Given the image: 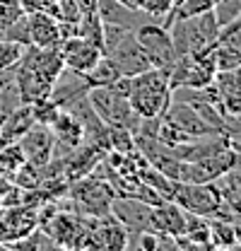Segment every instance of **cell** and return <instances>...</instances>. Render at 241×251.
I'll return each instance as SVG.
<instances>
[{
    "instance_id": "17",
    "label": "cell",
    "mask_w": 241,
    "mask_h": 251,
    "mask_svg": "<svg viewBox=\"0 0 241 251\" xmlns=\"http://www.w3.org/2000/svg\"><path fill=\"white\" fill-rule=\"evenodd\" d=\"M53 138L58 145H65V148H77L82 145V138H85V130H82V124L75 119V114H70L65 106H60L58 114L53 116V121L48 124Z\"/></svg>"
},
{
    "instance_id": "26",
    "label": "cell",
    "mask_w": 241,
    "mask_h": 251,
    "mask_svg": "<svg viewBox=\"0 0 241 251\" xmlns=\"http://www.w3.org/2000/svg\"><path fill=\"white\" fill-rule=\"evenodd\" d=\"M171 7H174V0H140V10L147 12L150 17H154L159 25L167 20Z\"/></svg>"
},
{
    "instance_id": "12",
    "label": "cell",
    "mask_w": 241,
    "mask_h": 251,
    "mask_svg": "<svg viewBox=\"0 0 241 251\" xmlns=\"http://www.w3.org/2000/svg\"><path fill=\"white\" fill-rule=\"evenodd\" d=\"M150 229L164 237H181L186 232V210L174 201H162L150 208Z\"/></svg>"
},
{
    "instance_id": "16",
    "label": "cell",
    "mask_w": 241,
    "mask_h": 251,
    "mask_svg": "<svg viewBox=\"0 0 241 251\" xmlns=\"http://www.w3.org/2000/svg\"><path fill=\"white\" fill-rule=\"evenodd\" d=\"M34 124H36V121H34L31 104L20 101L17 106H12V109L5 114V121H2V128H0V145H5V143H17Z\"/></svg>"
},
{
    "instance_id": "7",
    "label": "cell",
    "mask_w": 241,
    "mask_h": 251,
    "mask_svg": "<svg viewBox=\"0 0 241 251\" xmlns=\"http://www.w3.org/2000/svg\"><path fill=\"white\" fill-rule=\"evenodd\" d=\"M167 121L171 126H176L181 133H186L188 138H205V135H222V133H217L215 128H212L188 101H181V99H171L169 101V106H167V111L162 114Z\"/></svg>"
},
{
    "instance_id": "4",
    "label": "cell",
    "mask_w": 241,
    "mask_h": 251,
    "mask_svg": "<svg viewBox=\"0 0 241 251\" xmlns=\"http://www.w3.org/2000/svg\"><path fill=\"white\" fill-rule=\"evenodd\" d=\"M171 201L176 205H181L186 213L203 215V218H222V210H224L222 191L212 181H208V184H183V181H176Z\"/></svg>"
},
{
    "instance_id": "3",
    "label": "cell",
    "mask_w": 241,
    "mask_h": 251,
    "mask_svg": "<svg viewBox=\"0 0 241 251\" xmlns=\"http://www.w3.org/2000/svg\"><path fill=\"white\" fill-rule=\"evenodd\" d=\"M87 101L92 104L94 114L106 126H123L128 130H138L140 116L133 111L128 97L114 92L111 87H90L87 90Z\"/></svg>"
},
{
    "instance_id": "8",
    "label": "cell",
    "mask_w": 241,
    "mask_h": 251,
    "mask_svg": "<svg viewBox=\"0 0 241 251\" xmlns=\"http://www.w3.org/2000/svg\"><path fill=\"white\" fill-rule=\"evenodd\" d=\"M60 58L65 70L70 73H77V75H85L94 63L104 56V51L99 46L90 44L87 39L82 36H70V39H63V44L58 46Z\"/></svg>"
},
{
    "instance_id": "15",
    "label": "cell",
    "mask_w": 241,
    "mask_h": 251,
    "mask_svg": "<svg viewBox=\"0 0 241 251\" xmlns=\"http://www.w3.org/2000/svg\"><path fill=\"white\" fill-rule=\"evenodd\" d=\"M125 242H128V229L111 213L106 215L104 222H99V227L90 229V247L120 251L125 249Z\"/></svg>"
},
{
    "instance_id": "23",
    "label": "cell",
    "mask_w": 241,
    "mask_h": 251,
    "mask_svg": "<svg viewBox=\"0 0 241 251\" xmlns=\"http://www.w3.org/2000/svg\"><path fill=\"white\" fill-rule=\"evenodd\" d=\"M22 53H24V46H22V44H17V41H12V39L0 36V73L12 70V68L20 63Z\"/></svg>"
},
{
    "instance_id": "9",
    "label": "cell",
    "mask_w": 241,
    "mask_h": 251,
    "mask_svg": "<svg viewBox=\"0 0 241 251\" xmlns=\"http://www.w3.org/2000/svg\"><path fill=\"white\" fill-rule=\"evenodd\" d=\"M17 143L24 152V159L34 167H39V169H44L51 162L53 148H56V138H53L51 128L44 124H34Z\"/></svg>"
},
{
    "instance_id": "6",
    "label": "cell",
    "mask_w": 241,
    "mask_h": 251,
    "mask_svg": "<svg viewBox=\"0 0 241 251\" xmlns=\"http://www.w3.org/2000/svg\"><path fill=\"white\" fill-rule=\"evenodd\" d=\"M135 39H138L140 49L145 51V56L150 58L152 68L169 73V68L176 61V51H174L169 29L162 27L159 22H150V25H143L135 29Z\"/></svg>"
},
{
    "instance_id": "21",
    "label": "cell",
    "mask_w": 241,
    "mask_h": 251,
    "mask_svg": "<svg viewBox=\"0 0 241 251\" xmlns=\"http://www.w3.org/2000/svg\"><path fill=\"white\" fill-rule=\"evenodd\" d=\"M183 237L191 242V247H210V218L186 213V232Z\"/></svg>"
},
{
    "instance_id": "14",
    "label": "cell",
    "mask_w": 241,
    "mask_h": 251,
    "mask_svg": "<svg viewBox=\"0 0 241 251\" xmlns=\"http://www.w3.org/2000/svg\"><path fill=\"white\" fill-rule=\"evenodd\" d=\"M29 17V39L31 46L39 49H58L63 44L58 27V17L51 12H27Z\"/></svg>"
},
{
    "instance_id": "5",
    "label": "cell",
    "mask_w": 241,
    "mask_h": 251,
    "mask_svg": "<svg viewBox=\"0 0 241 251\" xmlns=\"http://www.w3.org/2000/svg\"><path fill=\"white\" fill-rule=\"evenodd\" d=\"M70 191L72 198L77 203V210L82 215L90 218H106L111 213V203L116 198V191L109 181L104 179H94V176H85L77 181H70Z\"/></svg>"
},
{
    "instance_id": "13",
    "label": "cell",
    "mask_w": 241,
    "mask_h": 251,
    "mask_svg": "<svg viewBox=\"0 0 241 251\" xmlns=\"http://www.w3.org/2000/svg\"><path fill=\"white\" fill-rule=\"evenodd\" d=\"M150 208L147 203L130 198V196H116L111 203V215L119 220L128 232H143L150 229Z\"/></svg>"
},
{
    "instance_id": "18",
    "label": "cell",
    "mask_w": 241,
    "mask_h": 251,
    "mask_svg": "<svg viewBox=\"0 0 241 251\" xmlns=\"http://www.w3.org/2000/svg\"><path fill=\"white\" fill-rule=\"evenodd\" d=\"M82 77H85L87 87H106V85H111L114 80H119L120 70L116 68V63L104 53V56L94 63L85 75H82Z\"/></svg>"
},
{
    "instance_id": "22",
    "label": "cell",
    "mask_w": 241,
    "mask_h": 251,
    "mask_svg": "<svg viewBox=\"0 0 241 251\" xmlns=\"http://www.w3.org/2000/svg\"><path fill=\"white\" fill-rule=\"evenodd\" d=\"M109 135V150L114 152H130L135 150V133L123 128V126H109L106 128Z\"/></svg>"
},
{
    "instance_id": "2",
    "label": "cell",
    "mask_w": 241,
    "mask_h": 251,
    "mask_svg": "<svg viewBox=\"0 0 241 251\" xmlns=\"http://www.w3.org/2000/svg\"><path fill=\"white\" fill-rule=\"evenodd\" d=\"M217 31H219V25H217V17H215L212 10L186 17V20H176L169 27L176 56L198 53L203 49H210L217 39Z\"/></svg>"
},
{
    "instance_id": "24",
    "label": "cell",
    "mask_w": 241,
    "mask_h": 251,
    "mask_svg": "<svg viewBox=\"0 0 241 251\" xmlns=\"http://www.w3.org/2000/svg\"><path fill=\"white\" fill-rule=\"evenodd\" d=\"M0 36L12 39V41H17V44H22V46H29L31 39H29V17H27V12H24L22 17H17L12 25L2 27V29H0Z\"/></svg>"
},
{
    "instance_id": "19",
    "label": "cell",
    "mask_w": 241,
    "mask_h": 251,
    "mask_svg": "<svg viewBox=\"0 0 241 251\" xmlns=\"http://www.w3.org/2000/svg\"><path fill=\"white\" fill-rule=\"evenodd\" d=\"M210 247H215V249H234V247H239L234 220L210 218Z\"/></svg>"
},
{
    "instance_id": "11",
    "label": "cell",
    "mask_w": 241,
    "mask_h": 251,
    "mask_svg": "<svg viewBox=\"0 0 241 251\" xmlns=\"http://www.w3.org/2000/svg\"><path fill=\"white\" fill-rule=\"evenodd\" d=\"M46 234L56 242V247H90V229L75 215H53L46 225Z\"/></svg>"
},
{
    "instance_id": "28",
    "label": "cell",
    "mask_w": 241,
    "mask_h": 251,
    "mask_svg": "<svg viewBox=\"0 0 241 251\" xmlns=\"http://www.w3.org/2000/svg\"><path fill=\"white\" fill-rule=\"evenodd\" d=\"M119 2H123L125 7H130V10H133V0H119Z\"/></svg>"
},
{
    "instance_id": "25",
    "label": "cell",
    "mask_w": 241,
    "mask_h": 251,
    "mask_svg": "<svg viewBox=\"0 0 241 251\" xmlns=\"http://www.w3.org/2000/svg\"><path fill=\"white\" fill-rule=\"evenodd\" d=\"M212 12L217 17V25L224 27V25H229L232 20H237L241 15V0H217Z\"/></svg>"
},
{
    "instance_id": "27",
    "label": "cell",
    "mask_w": 241,
    "mask_h": 251,
    "mask_svg": "<svg viewBox=\"0 0 241 251\" xmlns=\"http://www.w3.org/2000/svg\"><path fill=\"white\" fill-rule=\"evenodd\" d=\"M22 15H24V10H22L20 0H0V29L12 25Z\"/></svg>"
},
{
    "instance_id": "29",
    "label": "cell",
    "mask_w": 241,
    "mask_h": 251,
    "mask_svg": "<svg viewBox=\"0 0 241 251\" xmlns=\"http://www.w3.org/2000/svg\"><path fill=\"white\" fill-rule=\"evenodd\" d=\"M2 121H5V114H0V128H2Z\"/></svg>"
},
{
    "instance_id": "1",
    "label": "cell",
    "mask_w": 241,
    "mask_h": 251,
    "mask_svg": "<svg viewBox=\"0 0 241 251\" xmlns=\"http://www.w3.org/2000/svg\"><path fill=\"white\" fill-rule=\"evenodd\" d=\"M128 101L140 119H157L167 111L171 101L169 75L159 68H147L130 77Z\"/></svg>"
},
{
    "instance_id": "20",
    "label": "cell",
    "mask_w": 241,
    "mask_h": 251,
    "mask_svg": "<svg viewBox=\"0 0 241 251\" xmlns=\"http://www.w3.org/2000/svg\"><path fill=\"white\" fill-rule=\"evenodd\" d=\"M217 5V0H176L171 12L167 15V20L162 22V27H171V22L176 20H186V17H193V15H200V12H208Z\"/></svg>"
},
{
    "instance_id": "10",
    "label": "cell",
    "mask_w": 241,
    "mask_h": 251,
    "mask_svg": "<svg viewBox=\"0 0 241 251\" xmlns=\"http://www.w3.org/2000/svg\"><path fill=\"white\" fill-rule=\"evenodd\" d=\"M106 56L116 63L120 75H125V77H133V75H138V73L152 68L150 58L145 56V51L140 49V44H138V39H135V31L128 34L125 39H120L111 51H106Z\"/></svg>"
}]
</instances>
